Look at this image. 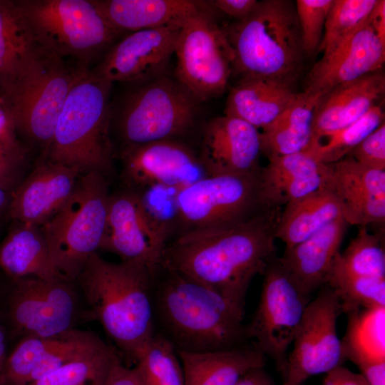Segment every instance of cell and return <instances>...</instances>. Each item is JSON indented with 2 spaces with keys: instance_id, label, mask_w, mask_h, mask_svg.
I'll list each match as a JSON object with an SVG mask.
<instances>
[{
  "instance_id": "cell-39",
  "label": "cell",
  "mask_w": 385,
  "mask_h": 385,
  "mask_svg": "<svg viewBox=\"0 0 385 385\" xmlns=\"http://www.w3.org/2000/svg\"><path fill=\"white\" fill-rule=\"evenodd\" d=\"M63 333L52 337L29 335L21 338L8 354L4 385H27L36 366L58 344Z\"/></svg>"
},
{
  "instance_id": "cell-31",
  "label": "cell",
  "mask_w": 385,
  "mask_h": 385,
  "mask_svg": "<svg viewBox=\"0 0 385 385\" xmlns=\"http://www.w3.org/2000/svg\"><path fill=\"white\" fill-rule=\"evenodd\" d=\"M347 329L341 341L345 359L356 366L385 361V307L346 314Z\"/></svg>"
},
{
  "instance_id": "cell-10",
  "label": "cell",
  "mask_w": 385,
  "mask_h": 385,
  "mask_svg": "<svg viewBox=\"0 0 385 385\" xmlns=\"http://www.w3.org/2000/svg\"><path fill=\"white\" fill-rule=\"evenodd\" d=\"M257 175H208L180 189L176 197L180 234L229 228L274 210L264 200Z\"/></svg>"
},
{
  "instance_id": "cell-47",
  "label": "cell",
  "mask_w": 385,
  "mask_h": 385,
  "mask_svg": "<svg viewBox=\"0 0 385 385\" xmlns=\"http://www.w3.org/2000/svg\"><path fill=\"white\" fill-rule=\"evenodd\" d=\"M322 385H369V384L361 373H355L341 365L326 374Z\"/></svg>"
},
{
  "instance_id": "cell-32",
  "label": "cell",
  "mask_w": 385,
  "mask_h": 385,
  "mask_svg": "<svg viewBox=\"0 0 385 385\" xmlns=\"http://www.w3.org/2000/svg\"><path fill=\"white\" fill-rule=\"evenodd\" d=\"M382 103L346 127L313 135L304 150L325 164L336 163L349 155L364 138L384 122Z\"/></svg>"
},
{
  "instance_id": "cell-9",
  "label": "cell",
  "mask_w": 385,
  "mask_h": 385,
  "mask_svg": "<svg viewBox=\"0 0 385 385\" xmlns=\"http://www.w3.org/2000/svg\"><path fill=\"white\" fill-rule=\"evenodd\" d=\"M199 103L175 77L165 73L132 85L115 117L123 146L178 140L194 126Z\"/></svg>"
},
{
  "instance_id": "cell-13",
  "label": "cell",
  "mask_w": 385,
  "mask_h": 385,
  "mask_svg": "<svg viewBox=\"0 0 385 385\" xmlns=\"http://www.w3.org/2000/svg\"><path fill=\"white\" fill-rule=\"evenodd\" d=\"M13 282L6 313L14 337H52L75 328L80 299L75 282L63 277Z\"/></svg>"
},
{
  "instance_id": "cell-17",
  "label": "cell",
  "mask_w": 385,
  "mask_h": 385,
  "mask_svg": "<svg viewBox=\"0 0 385 385\" xmlns=\"http://www.w3.org/2000/svg\"><path fill=\"white\" fill-rule=\"evenodd\" d=\"M166 247L149 222L135 190L125 188L111 194L99 250L118 255L120 261L142 263L156 272Z\"/></svg>"
},
{
  "instance_id": "cell-36",
  "label": "cell",
  "mask_w": 385,
  "mask_h": 385,
  "mask_svg": "<svg viewBox=\"0 0 385 385\" xmlns=\"http://www.w3.org/2000/svg\"><path fill=\"white\" fill-rule=\"evenodd\" d=\"M14 2H0V78L11 74L36 46Z\"/></svg>"
},
{
  "instance_id": "cell-50",
  "label": "cell",
  "mask_w": 385,
  "mask_h": 385,
  "mask_svg": "<svg viewBox=\"0 0 385 385\" xmlns=\"http://www.w3.org/2000/svg\"><path fill=\"white\" fill-rule=\"evenodd\" d=\"M368 21L378 36L385 42V1L378 0Z\"/></svg>"
},
{
  "instance_id": "cell-33",
  "label": "cell",
  "mask_w": 385,
  "mask_h": 385,
  "mask_svg": "<svg viewBox=\"0 0 385 385\" xmlns=\"http://www.w3.org/2000/svg\"><path fill=\"white\" fill-rule=\"evenodd\" d=\"M118 350L107 343L28 385H106Z\"/></svg>"
},
{
  "instance_id": "cell-24",
  "label": "cell",
  "mask_w": 385,
  "mask_h": 385,
  "mask_svg": "<svg viewBox=\"0 0 385 385\" xmlns=\"http://www.w3.org/2000/svg\"><path fill=\"white\" fill-rule=\"evenodd\" d=\"M384 93L385 76L379 71L321 95L315 106L312 136L356 122L379 103Z\"/></svg>"
},
{
  "instance_id": "cell-20",
  "label": "cell",
  "mask_w": 385,
  "mask_h": 385,
  "mask_svg": "<svg viewBox=\"0 0 385 385\" xmlns=\"http://www.w3.org/2000/svg\"><path fill=\"white\" fill-rule=\"evenodd\" d=\"M325 187L334 195L349 225L384 227L385 170L363 165L347 155L329 164Z\"/></svg>"
},
{
  "instance_id": "cell-25",
  "label": "cell",
  "mask_w": 385,
  "mask_h": 385,
  "mask_svg": "<svg viewBox=\"0 0 385 385\" xmlns=\"http://www.w3.org/2000/svg\"><path fill=\"white\" fill-rule=\"evenodd\" d=\"M185 385H236L251 370L263 368L266 356L253 343L205 352L177 351Z\"/></svg>"
},
{
  "instance_id": "cell-18",
  "label": "cell",
  "mask_w": 385,
  "mask_h": 385,
  "mask_svg": "<svg viewBox=\"0 0 385 385\" xmlns=\"http://www.w3.org/2000/svg\"><path fill=\"white\" fill-rule=\"evenodd\" d=\"M197 155L207 175L260 174L261 132L234 116L215 117L203 129Z\"/></svg>"
},
{
  "instance_id": "cell-28",
  "label": "cell",
  "mask_w": 385,
  "mask_h": 385,
  "mask_svg": "<svg viewBox=\"0 0 385 385\" xmlns=\"http://www.w3.org/2000/svg\"><path fill=\"white\" fill-rule=\"evenodd\" d=\"M16 222L0 244V267L13 281L61 277L55 270L41 227Z\"/></svg>"
},
{
  "instance_id": "cell-37",
  "label": "cell",
  "mask_w": 385,
  "mask_h": 385,
  "mask_svg": "<svg viewBox=\"0 0 385 385\" xmlns=\"http://www.w3.org/2000/svg\"><path fill=\"white\" fill-rule=\"evenodd\" d=\"M378 0H333L317 51L328 54L364 25Z\"/></svg>"
},
{
  "instance_id": "cell-7",
  "label": "cell",
  "mask_w": 385,
  "mask_h": 385,
  "mask_svg": "<svg viewBox=\"0 0 385 385\" xmlns=\"http://www.w3.org/2000/svg\"><path fill=\"white\" fill-rule=\"evenodd\" d=\"M14 2L37 44L87 67L105 55L122 34L93 0Z\"/></svg>"
},
{
  "instance_id": "cell-34",
  "label": "cell",
  "mask_w": 385,
  "mask_h": 385,
  "mask_svg": "<svg viewBox=\"0 0 385 385\" xmlns=\"http://www.w3.org/2000/svg\"><path fill=\"white\" fill-rule=\"evenodd\" d=\"M326 284L335 292L345 314L361 308L385 307V278L353 274L343 268L337 258Z\"/></svg>"
},
{
  "instance_id": "cell-16",
  "label": "cell",
  "mask_w": 385,
  "mask_h": 385,
  "mask_svg": "<svg viewBox=\"0 0 385 385\" xmlns=\"http://www.w3.org/2000/svg\"><path fill=\"white\" fill-rule=\"evenodd\" d=\"M182 26L129 33L115 42L91 71L111 83L131 85L162 75L175 53Z\"/></svg>"
},
{
  "instance_id": "cell-22",
  "label": "cell",
  "mask_w": 385,
  "mask_h": 385,
  "mask_svg": "<svg viewBox=\"0 0 385 385\" xmlns=\"http://www.w3.org/2000/svg\"><path fill=\"white\" fill-rule=\"evenodd\" d=\"M267 158L260 181L263 198L270 207L282 208L326 186L329 164L305 151Z\"/></svg>"
},
{
  "instance_id": "cell-46",
  "label": "cell",
  "mask_w": 385,
  "mask_h": 385,
  "mask_svg": "<svg viewBox=\"0 0 385 385\" xmlns=\"http://www.w3.org/2000/svg\"><path fill=\"white\" fill-rule=\"evenodd\" d=\"M212 4L217 9L233 18L240 21L248 16L255 7L256 0H215Z\"/></svg>"
},
{
  "instance_id": "cell-48",
  "label": "cell",
  "mask_w": 385,
  "mask_h": 385,
  "mask_svg": "<svg viewBox=\"0 0 385 385\" xmlns=\"http://www.w3.org/2000/svg\"><path fill=\"white\" fill-rule=\"evenodd\" d=\"M106 385H142L134 367L124 364L119 357L114 363Z\"/></svg>"
},
{
  "instance_id": "cell-3",
  "label": "cell",
  "mask_w": 385,
  "mask_h": 385,
  "mask_svg": "<svg viewBox=\"0 0 385 385\" xmlns=\"http://www.w3.org/2000/svg\"><path fill=\"white\" fill-rule=\"evenodd\" d=\"M155 273L142 263L113 262L95 252L74 281L86 304L87 317L98 321L115 349L133 363L156 332Z\"/></svg>"
},
{
  "instance_id": "cell-27",
  "label": "cell",
  "mask_w": 385,
  "mask_h": 385,
  "mask_svg": "<svg viewBox=\"0 0 385 385\" xmlns=\"http://www.w3.org/2000/svg\"><path fill=\"white\" fill-rule=\"evenodd\" d=\"M296 93L292 86L277 81H239L229 93L225 115L238 118L262 130L275 121Z\"/></svg>"
},
{
  "instance_id": "cell-1",
  "label": "cell",
  "mask_w": 385,
  "mask_h": 385,
  "mask_svg": "<svg viewBox=\"0 0 385 385\" xmlns=\"http://www.w3.org/2000/svg\"><path fill=\"white\" fill-rule=\"evenodd\" d=\"M282 209L229 228L189 232L167 245L160 265L245 307L250 284L275 257Z\"/></svg>"
},
{
  "instance_id": "cell-41",
  "label": "cell",
  "mask_w": 385,
  "mask_h": 385,
  "mask_svg": "<svg viewBox=\"0 0 385 385\" xmlns=\"http://www.w3.org/2000/svg\"><path fill=\"white\" fill-rule=\"evenodd\" d=\"M104 343L98 335L91 331L74 328L65 332L58 344L36 366L27 385Z\"/></svg>"
},
{
  "instance_id": "cell-29",
  "label": "cell",
  "mask_w": 385,
  "mask_h": 385,
  "mask_svg": "<svg viewBox=\"0 0 385 385\" xmlns=\"http://www.w3.org/2000/svg\"><path fill=\"white\" fill-rule=\"evenodd\" d=\"M283 207L275 237L285 244L284 249L295 246L332 222L343 217L337 198L326 187Z\"/></svg>"
},
{
  "instance_id": "cell-52",
  "label": "cell",
  "mask_w": 385,
  "mask_h": 385,
  "mask_svg": "<svg viewBox=\"0 0 385 385\" xmlns=\"http://www.w3.org/2000/svg\"><path fill=\"white\" fill-rule=\"evenodd\" d=\"M8 354L6 332L0 323V385H4L5 366Z\"/></svg>"
},
{
  "instance_id": "cell-2",
  "label": "cell",
  "mask_w": 385,
  "mask_h": 385,
  "mask_svg": "<svg viewBox=\"0 0 385 385\" xmlns=\"http://www.w3.org/2000/svg\"><path fill=\"white\" fill-rule=\"evenodd\" d=\"M155 328L178 351L205 352L246 344L245 307L162 265L153 282Z\"/></svg>"
},
{
  "instance_id": "cell-5",
  "label": "cell",
  "mask_w": 385,
  "mask_h": 385,
  "mask_svg": "<svg viewBox=\"0 0 385 385\" xmlns=\"http://www.w3.org/2000/svg\"><path fill=\"white\" fill-rule=\"evenodd\" d=\"M89 67L60 56L36 43L22 63L0 78L1 105L16 133L45 154L59 114L72 87Z\"/></svg>"
},
{
  "instance_id": "cell-35",
  "label": "cell",
  "mask_w": 385,
  "mask_h": 385,
  "mask_svg": "<svg viewBox=\"0 0 385 385\" xmlns=\"http://www.w3.org/2000/svg\"><path fill=\"white\" fill-rule=\"evenodd\" d=\"M134 364L142 385H185L183 370L176 349L157 331Z\"/></svg>"
},
{
  "instance_id": "cell-43",
  "label": "cell",
  "mask_w": 385,
  "mask_h": 385,
  "mask_svg": "<svg viewBox=\"0 0 385 385\" xmlns=\"http://www.w3.org/2000/svg\"><path fill=\"white\" fill-rule=\"evenodd\" d=\"M357 163L385 170V123L364 138L348 155Z\"/></svg>"
},
{
  "instance_id": "cell-42",
  "label": "cell",
  "mask_w": 385,
  "mask_h": 385,
  "mask_svg": "<svg viewBox=\"0 0 385 385\" xmlns=\"http://www.w3.org/2000/svg\"><path fill=\"white\" fill-rule=\"evenodd\" d=\"M333 0H297L296 11L305 54L318 51Z\"/></svg>"
},
{
  "instance_id": "cell-26",
  "label": "cell",
  "mask_w": 385,
  "mask_h": 385,
  "mask_svg": "<svg viewBox=\"0 0 385 385\" xmlns=\"http://www.w3.org/2000/svg\"><path fill=\"white\" fill-rule=\"evenodd\" d=\"M101 14L117 30L134 32L167 26H182L204 9L190 0H95Z\"/></svg>"
},
{
  "instance_id": "cell-38",
  "label": "cell",
  "mask_w": 385,
  "mask_h": 385,
  "mask_svg": "<svg viewBox=\"0 0 385 385\" xmlns=\"http://www.w3.org/2000/svg\"><path fill=\"white\" fill-rule=\"evenodd\" d=\"M346 270L358 275L385 278L384 238L371 233L367 226H359L356 235L337 257Z\"/></svg>"
},
{
  "instance_id": "cell-40",
  "label": "cell",
  "mask_w": 385,
  "mask_h": 385,
  "mask_svg": "<svg viewBox=\"0 0 385 385\" xmlns=\"http://www.w3.org/2000/svg\"><path fill=\"white\" fill-rule=\"evenodd\" d=\"M180 190L155 185L135 190L149 222L167 245L177 232L176 197Z\"/></svg>"
},
{
  "instance_id": "cell-15",
  "label": "cell",
  "mask_w": 385,
  "mask_h": 385,
  "mask_svg": "<svg viewBox=\"0 0 385 385\" xmlns=\"http://www.w3.org/2000/svg\"><path fill=\"white\" fill-rule=\"evenodd\" d=\"M121 178L125 188L155 185L182 189L208 176L196 153L179 139L123 146Z\"/></svg>"
},
{
  "instance_id": "cell-23",
  "label": "cell",
  "mask_w": 385,
  "mask_h": 385,
  "mask_svg": "<svg viewBox=\"0 0 385 385\" xmlns=\"http://www.w3.org/2000/svg\"><path fill=\"white\" fill-rule=\"evenodd\" d=\"M348 223L339 218L295 246L284 249L282 264L308 295L326 284Z\"/></svg>"
},
{
  "instance_id": "cell-19",
  "label": "cell",
  "mask_w": 385,
  "mask_h": 385,
  "mask_svg": "<svg viewBox=\"0 0 385 385\" xmlns=\"http://www.w3.org/2000/svg\"><path fill=\"white\" fill-rule=\"evenodd\" d=\"M384 62L385 42L367 21L314 64L305 78L303 92L321 96L339 85L381 71Z\"/></svg>"
},
{
  "instance_id": "cell-8",
  "label": "cell",
  "mask_w": 385,
  "mask_h": 385,
  "mask_svg": "<svg viewBox=\"0 0 385 385\" xmlns=\"http://www.w3.org/2000/svg\"><path fill=\"white\" fill-rule=\"evenodd\" d=\"M110 195L107 177L96 172L81 174L68 201L41 227L52 264L61 277L74 282L99 249Z\"/></svg>"
},
{
  "instance_id": "cell-45",
  "label": "cell",
  "mask_w": 385,
  "mask_h": 385,
  "mask_svg": "<svg viewBox=\"0 0 385 385\" xmlns=\"http://www.w3.org/2000/svg\"><path fill=\"white\" fill-rule=\"evenodd\" d=\"M0 147L19 153H26L20 143L12 121L0 104Z\"/></svg>"
},
{
  "instance_id": "cell-49",
  "label": "cell",
  "mask_w": 385,
  "mask_h": 385,
  "mask_svg": "<svg viewBox=\"0 0 385 385\" xmlns=\"http://www.w3.org/2000/svg\"><path fill=\"white\" fill-rule=\"evenodd\" d=\"M357 367L369 385H385V361L364 364Z\"/></svg>"
},
{
  "instance_id": "cell-44",
  "label": "cell",
  "mask_w": 385,
  "mask_h": 385,
  "mask_svg": "<svg viewBox=\"0 0 385 385\" xmlns=\"http://www.w3.org/2000/svg\"><path fill=\"white\" fill-rule=\"evenodd\" d=\"M26 153L0 147V188L12 192L22 180Z\"/></svg>"
},
{
  "instance_id": "cell-54",
  "label": "cell",
  "mask_w": 385,
  "mask_h": 385,
  "mask_svg": "<svg viewBox=\"0 0 385 385\" xmlns=\"http://www.w3.org/2000/svg\"><path fill=\"white\" fill-rule=\"evenodd\" d=\"M283 385H287V384H284H284H283Z\"/></svg>"
},
{
  "instance_id": "cell-12",
  "label": "cell",
  "mask_w": 385,
  "mask_h": 385,
  "mask_svg": "<svg viewBox=\"0 0 385 385\" xmlns=\"http://www.w3.org/2000/svg\"><path fill=\"white\" fill-rule=\"evenodd\" d=\"M174 54L175 78L199 102L225 91L232 73L234 52L223 29L204 9L181 26Z\"/></svg>"
},
{
  "instance_id": "cell-21",
  "label": "cell",
  "mask_w": 385,
  "mask_h": 385,
  "mask_svg": "<svg viewBox=\"0 0 385 385\" xmlns=\"http://www.w3.org/2000/svg\"><path fill=\"white\" fill-rule=\"evenodd\" d=\"M81 173L41 159L11 195L8 213L16 222L41 227L68 201Z\"/></svg>"
},
{
  "instance_id": "cell-14",
  "label": "cell",
  "mask_w": 385,
  "mask_h": 385,
  "mask_svg": "<svg viewBox=\"0 0 385 385\" xmlns=\"http://www.w3.org/2000/svg\"><path fill=\"white\" fill-rule=\"evenodd\" d=\"M307 304L288 354L284 384L302 385L309 378L327 374L345 359L337 330L342 313L335 292L327 284Z\"/></svg>"
},
{
  "instance_id": "cell-51",
  "label": "cell",
  "mask_w": 385,
  "mask_h": 385,
  "mask_svg": "<svg viewBox=\"0 0 385 385\" xmlns=\"http://www.w3.org/2000/svg\"><path fill=\"white\" fill-rule=\"evenodd\" d=\"M236 385H275L272 379L263 368H258L245 374Z\"/></svg>"
},
{
  "instance_id": "cell-6",
  "label": "cell",
  "mask_w": 385,
  "mask_h": 385,
  "mask_svg": "<svg viewBox=\"0 0 385 385\" xmlns=\"http://www.w3.org/2000/svg\"><path fill=\"white\" fill-rule=\"evenodd\" d=\"M112 84L90 68L79 77L66 99L41 159L75 168L81 174L96 172L107 178L111 174Z\"/></svg>"
},
{
  "instance_id": "cell-4",
  "label": "cell",
  "mask_w": 385,
  "mask_h": 385,
  "mask_svg": "<svg viewBox=\"0 0 385 385\" xmlns=\"http://www.w3.org/2000/svg\"><path fill=\"white\" fill-rule=\"evenodd\" d=\"M239 81L267 78L293 87L304 58L295 3L262 0L250 14L222 28Z\"/></svg>"
},
{
  "instance_id": "cell-11",
  "label": "cell",
  "mask_w": 385,
  "mask_h": 385,
  "mask_svg": "<svg viewBox=\"0 0 385 385\" xmlns=\"http://www.w3.org/2000/svg\"><path fill=\"white\" fill-rule=\"evenodd\" d=\"M260 298L250 323L249 339L275 363L284 376L289 346L310 302L306 294L276 256L263 274Z\"/></svg>"
},
{
  "instance_id": "cell-30",
  "label": "cell",
  "mask_w": 385,
  "mask_h": 385,
  "mask_svg": "<svg viewBox=\"0 0 385 385\" xmlns=\"http://www.w3.org/2000/svg\"><path fill=\"white\" fill-rule=\"evenodd\" d=\"M320 96L297 93L282 114L262 130V154L282 155L304 151L313 133L317 102Z\"/></svg>"
},
{
  "instance_id": "cell-53",
  "label": "cell",
  "mask_w": 385,
  "mask_h": 385,
  "mask_svg": "<svg viewBox=\"0 0 385 385\" xmlns=\"http://www.w3.org/2000/svg\"><path fill=\"white\" fill-rule=\"evenodd\" d=\"M11 192L0 188V221L4 213L7 211L11 199Z\"/></svg>"
}]
</instances>
